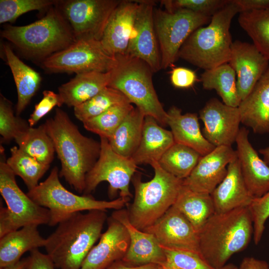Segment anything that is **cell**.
Masks as SVG:
<instances>
[{
	"instance_id": "obj_1",
	"label": "cell",
	"mask_w": 269,
	"mask_h": 269,
	"mask_svg": "<svg viewBox=\"0 0 269 269\" xmlns=\"http://www.w3.org/2000/svg\"><path fill=\"white\" fill-rule=\"evenodd\" d=\"M61 163L59 177L79 193H83L86 176L97 161L101 144L83 135L63 110L57 108L44 124Z\"/></svg>"
},
{
	"instance_id": "obj_2",
	"label": "cell",
	"mask_w": 269,
	"mask_h": 269,
	"mask_svg": "<svg viewBox=\"0 0 269 269\" xmlns=\"http://www.w3.org/2000/svg\"><path fill=\"white\" fill-rule=\"evenodd\" d=\"M106 211L75 213L58 224L46 238L45 249L58 269H80L99 240L108 217Z\"/></svg>"
},
{
	"instance_id": "obj_3",
	"label": "cell",
	"mask_w": 269,
	"mask_h": 269,
	"mask_svg": "<svg viewBox=\"0 0 269 269\" xmlns=\"http://www.w3.org/2000/svg\"><path fill=\"white\" fill-rule=\"evenodd\" d=\"M253 233L248 207L215 213L199 232L200 254L212 267L220 269L233 255L247 247Z\"/></svg>"
},
{
	"instance_id": "obj_4",
	"label": "cell",
	"mask_w": 269,
	"mask_h": 269,
	"mask_svg": "<svg viewBox=\"0 0 269 269\" xmlns=\"http://www.w3.org/2000/svg\"><path fill=\"white\" fill-rule=\"evenodd\" d=\"M240 11L230 2L211 17L206 26L196 29L183 43L178 58L204 69H212L228 63L232 40L230 28L232 20Z\"/></svg>"
},
{
	"instance_id": "obj_5",
	"label": "cell",
	"mask_w": 269,
	"mask_h": 269,
	"mask_svg": "<svg viewBox=\"0 0 269 269\" xmlns=\"http://www.w3.org/2000/svg\"><path fill=\"white\" fill-rule=\"evenodd\" d=\"M0 35L25 56L42 61L76 41L69 24L53 6L44 17L29 24L6 25Z\"/></svg>"
},
{
	"instance_id": "obj_6",
	"label": "cell",
	"mask_w": 269,
	"mask_h": 269,
	"mask_svg": "<svg viewBox=\"0 0 269 269\" xmlns=\"http://www.w3.org/2000/svg\"><path fill=\"white\" fill-rule=\"evenodd\" d=\"M151 166L154 175L150 180L142 181L139 174L133 177L134 199L127 205L130 222L141 231L154 224L174 205L182 185V180L165 171L158 162Z\"/></svg>"
},
{
	"instance_id": "obj_7",
	"label": "cell",
	"mask_w": 269,
	"mask_h": 269,
	"mask_svg": "<svg viewBox=\"0 0 269 269\" xmlns=\"http://www.w3.org/2000/svg\"><path fill=\"white\" fill-rule=\"evenodd\" d=\"M115 57L108 87L121 92L144 116L152 117L159 124L167 125V112L155 91L150 67L142 60L128 54Z\"/></svg>"
},
{
	"instance_id": "obj_8",
	"label": "cell",
	"mask_w": 269,
	"mask_h": 269,
	"mask_svg": "<svg viewBox=\"0 0 269 269\" xmlns=\"http://www.w3.org/2000/svg\"><path fill=\"white\" fill-rule=\"evenodd\" d=\"M27 195L36 204L49 210L48 225L55 226L70 215L83 211L119 210L129 204L130 198L121 197L110 201L98 200L90 195H79L66 189L59 180L57 167L47 178Z\"/></svg>"
},
{
	"instance_id": "obj_9",
	"label": "cell",
	"mask_w": 269,
	"mask_h": 269,
	"mask_svg": "<svg viewBox=\"0 0 269 269\" xmlns=\"http://www.w3.org/2000/svg\"><path fill=\"white\" fill-rule=\"evenodd\" d=\"M211 17L185 9L172 11L155 9L153 20L161 57V69L172 66L188 37L210 22Z\"/></svg>"
},
{
	"instance_id": "obj_10",
	"label": "cell",
	"mask_w": 269,
	"mask_h": 269,
	"mask_svg": "<svg viewBox=\"0 0 269 269\" xmlns=\"http://www.w3.org/2000/svg\"><path fill=\"white\" fill-rule=\"evenodd\" d=\"M99 157L86 176L84 195H90L102 182L109 184L108 195L114 200L118 191L120 197L131 198L130 183L135 174L137 165L132 158L122 156L111 148L108 140L100 137Z\"/></svg>"
},
{
	"instance_id": "obj_11",
	"label": "cell",
	"mask_w": 269,
	"mask_h": 269,
	"mask_svg": "<svg viewBox=\"0 0 269 269\" xmlns=\"http://www.w3.org/2000/svg\"><path fill=\"white\" fill-rule=\"evenodd\" d=\"M115 60V57L105 51L100 41L81 39L45 59L42 66L53 73H106L112 69Z\"/></svg>"
},
{
	"instance_id": "obj_12",
	"label": "cell",
	"mask_w": 269,
	"mask_h": 269,
	"mask_svg": "<svg viewBox=\"0 0 269 269\" xmlns=\"http://www.w3.org/2000/svg\"><path fill=\"white\" fill-rule=\"evenodd\" d=\"M121 0L58 1L61 14L69 24L76 40L100 41L109 19Z\"/></svg>"
},
{
	"instance_id": "obj_13",
	"label": "cell",
	"mask_w": 269,
	"mask_h": 269,
	"mask_svg": "<svg viewBox=\"0 0 269 269\" xmlns=\"http://www.w3.org/2000/svg\"><path fill=\"white\" fill-rule=\"evenodd\" d=\"M4 148L0 146V193L15 231L27 225H48L49 210L39 206L17 184L15 175L7 165Z\"/></svg>"
},
{
	"instance_id": "obj_14",
	"label": "cell",
	"mask_w": 269,
	"mask_h": 269,
	"mask_svg": "<svg viewBox=\"0 0 269 269\" xmlns=\"http://www.w3.org/2000/svg\"><path fill=\"white\" fill-rule=\"evenodd\" d=\"M199 118L204 124L203 135L215 147L232 146L236 142L241 123L238 107L227 105L213 98L200 111Z\"/></svg>"
},
{
	"instance_id": "obj_15",
	"label": "cell",
	"mask_w": 269,
	"mask_h": 269,
	"mask_svg": "<svg viewBox=\"0 0 269 269\" xmlns=\"http://www.w3.org/2000/svg\"><path fill=\"white\" fill-rule=\"evenodd\" d=\"M137 1L138 7L127 54L142 60L153 73L156 72L161 67L153 20L154 2Z\"/></svg>"
},
{
	"instance_id": "obj_16",
	"label": "cell",
	"mask_w": 269,
	"mask_h": 269,
	"mask_svg": "<svg viewBox=\"0 0 269 269\" xmlns=\"http://www.w3.org/2000/svg\"><path fill=\"white\" fill-rule=\"evenodd\" d=\"M143 231L151 234L162 247L200 253L199 233L173 205L154 224Z\"/></svg>"
},
{
	"instance_id": "obj_17",
	"label": "cell",
	"mask_w": 269,
	"mask_h": 269,
	"mask_svg": "<svg viewBox=\"0 0 269 269\" xmlns=\"http://www.w3.org/2000/svg\"><path fill=\"white\" fill-rule=\"evenodd\" d=\"M237 157L232 146L216 147L201 157L189 175L182 180V185L195 192L211 194L225 177L229 164Z\"/></svg>"
},
{
	"instance_id": "obj_18",
	"label": "cell",
	"mask_w": 269,
	"mask_h": 269,
	"mask_svg": "<svg viewBox=\"0 0 269 269\" xmlns=\"http://www.w3.org/2000/svg\"><path fill=\"white\" fill-rule=\"evenodd\" d=\"M228 63L236 74L241 102L248 96L269 66V61L253 44L240 40L233 42Z\"/></svg>"
},
{
	"instance_id": "obj_19",
	"label": "cell",
	"mask_w": 269,
	"mask_h": 269,
	"mask_svg": "<svg viewBox=\"0 0 269 269\" xmlns=\"http://www.w3.org/2000/svg\"><path fill=\"white\" fill-rule=\"evenodd\" d=\"M107 223V230L90 251L80 269H105L126 254L130 244L127 229L112 216L108 218Z\"/></svg>"
},
{
	"instance_id": "obj_20",
	"label": "cell",
	"mask_w": 269,
	"mask_h": 269,
	"mask_svg": "<svg viewBox=\"0 0 269 269\" xmlns=\"http://www.w3.org/2000/svg\"><path fill=\"white\" fill-rule=\"evenodd\" d=\"M111 216L126 227L129 235V248L122 261L132 266L154 264L161 266L165 263L162 247L151 234L138 229L130 222L127 210H114Z\"/></svg>"
},
{
	"instance_id": "obj_21",
	"label": "cell",
	"mask_w": 269,
	"mask_h": 269,
	"mask_svg": "<svg viewBox=\"0 0 269 269\" xmlns=\"http://www.w3.org/2000/svg\"><path fill=\"white\" fill-rule=\"evenodd\" d=\"M249 131L240 129L236 143L237 157L247 188L254 198L269 192V165L261 158L249 139Z\"/></svg>"
},
{
	"instance_id": "obj_22",
	"label": "cell",
	"mask_w": 269,
	"mask_h": 269,
	"mask_svg": "<svg viewBox=\"0 0 269 269\" xmlns=\"http://www.w3.org/2000/svg\"><path fill=\"white\" fill-rule=\"evenodd\" d=\"M138 7V1L121 0L111 14L100 40L110 55L127 54Z\"/></svg>"
},
{
	"instance_id": "obj_23",
	"label": "cell",
	"mask_w": 269,
	"mask_h": 269,
	"mask_svg": "<svg viewBox=\"0 0 269 269\" xmlns=\"http://www.w3.org/2000/svg\"><path fill=\"white\" fill-rule=\"evenodd\" d=\"M227 170L225 177L211 194L215 213L248 207L254 199L245 184L237 157L229 164Z\"/></svg>"
},
{
	"instance_id": "obj_24",
	"label": "cell",
	"mask_w": 269,
	"mask_h": 269,
	"mask_svg": "<svg viewBox=\"0 0 269 269\" xmlns=\"http://www.w3.org/2000/svg\"><path fill=\"white\" fill-rule=\"evenodd\" d=\"M238 108L241 123L254 133H269V66Z\"/></svg>"
},
{
	"instance_id": "obj_25",
	"label": "cell",
	"mask_w": 269,
	"mask_h": 269,
	"mask_svg": "<svg viewBox=\"0 0 269 269\" xmlns=\"http://www.w3.org/2000/svg\"><path fill=\"white\" fill-rule=\"evenodd\" d=\"M166 124L171 129L174 142L187 146L201 156L208 154L216 147L203 135L196 113L182 114L181 109L172 106L167 112Z\"/></svg>"
},
{
	"instance_id": "obj_26",
	"label": "cell",
	"mask_w": 269,
	"mask_h": 269,
	"mask_svg": "<svg viewBox=\"0 0 269 269\" xmlns=\"http://www.w3.org/2000/svg\"><path fill=\"white\" fill-rule=\"evenodd\" d=\"M174 140L171 131L159 125L153 117L145 116L140 141L132 158L136 164L158 162Z\"/></svg>"
},
{
	"instance_id": "obj_27",
	"label": "cell",
	"mask_w": 269,
	"mask_h": 269,
	"mask_svg": "<svg viewBox=\"0 0 269 269\" xmlns=\"http://www.w3.org/2000/svg\"><path fill=\"white\" fill-rule=\"evenodd\" d=\"M110 81V72H89L76 74L58 88V94L64 104L77 107L96 95Z\"/></svg>"
},
{
	"instance_id": "obj_28",
	"label": "cell",
	"mask_w": 269,
	"mask_h": 269,
	"mask_svg": "<svg viewBox=\"0 0 269 269\" xmlns=\"http://www.w3.org/2000/svg\"><path fill=\"white\" fill-rule=\"evenodd\" d=\"M37 227L25 226L0 238V268L16 263L27 251L44 247L46 238L40 235Z\"/></svg>"
},
{
	"instance_id": "obj_29",
	"label": "cell",
	"mask_w": 269,
	"mask_h": 269,
	"mask_svg": "<svg viewBox=\"0 0 269 269\" xmlns=\"http://www.w3.org/2000/svg\"><path fill=\"white\" fill-rule=\"evenodd\" d=\"M3 50L16 87L17 102L16 114L19 116L39 89L41 77L39 73L23 63L7 44Z\"/></svg>"
},
{
	"instance_id": "obj_30",
	"label": "cell",
	"mask_w": 269,
	"mask_h": 269,
	"mask_svg": "<svg viewBox=\"0 0 269 269\" xmlns=\"http://www.w3.org/2000/svg\"><path fill=\"white\" fill-rule=\"evenodd\" d=\"M173 206L185 216L198 233L215 213L211 194L194 191L183 185Z\"/></svg>"
},
{
	"instance_id": "obj_31",
	"label": "cell",
	"mask_w": 269,
	"mask_h": 269,
	"mask_svg": "<svg viewBox=\"0 0 269 269\" xmlns=\"http://www.w3.org/2000/svg\"><path fill=\"white\" fill-rule=\"evenodd\" d=\"M144 117L136 107L126 116L108 139L115 152L126 157H132L140 141Z\"/></svg>"
},
{
	"instance_id": "obj_32",
	"label": "cell",
	"mask_w": 269,
	"mask_h": 269,
	"mask_svg": "<svg viewBox=\"0 0 269 269\" xmlns=\"http://www.w3.org/2000/svg\"><path fill=\"white\" fill-rule=\"evenodd\" d=\"M200 80L204 89L215 90L225 104L238 107L241 100L238 95L236 74L229 63L205 70L201 74Z\"/></svg>"
},
{
	"instance_id": "obj_33",
	"label": "cell",
	"mask_w": 269,
	"mask_h": 269,
	"mask_svg": "<svg viewBox=\"0 0 269 269\" xmlns=\"http://www.w3.org/2000/svg\"><path fill=\"white\" fill-rule=\"evenodd\" d=\"M21 150L46 164L50 165L55 152L54 144L44 125L37 128L28 127L14 138Z\"/></svg>"
},
{
	"instance_id": "obj_34",
	"label": "cell",
	"mask_w": 269,
	"mask_h": 269,
	"mask_svg": "<svg viewBox=\"0 0 269 269\" xmlns=\"http://www.w3.org/2000/svg\"><path fill=\"white\" fill-rule=\"evenodd\" d=\"M238 22L253 44L269 61V7L240 12Z\"/></svg>"
},
{
	"instance_id": "obj_35",
	"label": "cell",
	"mask_w": 269,
	"mask_h": 269,
	"mask_svg": "<svg viewBox=\"0 0 269 269\" xmlns=\"http://www.w3.org/2000/svg\"><path fill=\"white\" fill-rule=\"evenodd\" d=\"M202 156L195 150L174 142L158 162L165 171L183 180L191 173Z\"/></svg>"
},
{
	"instance_id": "obj_36",
	"label": "cell",
	"mask_w": 269,
	"mask_h": 269,
	"mask_svg": "<svg viewBox=\"0 0 269 269\" xmlns=\"http://www.w3.org/2000/svg\"><path fill=\"white\" fill-rule=\"evenodd\" d=\"M14 174L23 181L28 190L36 187L50 165L44 164L26 153L18 147L10 149V156L6 160Z\"/></svg>"
},
{
	"instance_id": "obj_37",
	"label": "cell",
	"mask_w": 269,
	"mask_h": 269,
	"mask_svg": "<svg viewBox=\"0 0 269 269\" xmlns=\"http://www.w3.org/2000/svg\"><path fill=\"white\" fill-rule=\"evenodd\" d=\"M127 103L131 102L124 94L107 86L91 99L74 107V114L78 120L84 123L114 106Z\"/></svg>"
},
{
	"instance_id": "obj_38",
	"label": "cell",
	"mask_w": 269,
	"mask_h": 269,
	"mask_svg": "<svg viewBox=\"0 0 269 269\" xmlns=\"http://www.w3.org/2000/svg\"><path fill=\"white\" fill-rule=\"evenodd\" d=\"M134 108L132 103L114 106L99 116L83 123L87 131L108 139Z\"/></svg>"
},
{
	"instance_id": "obj_39",
	"label": "cell",
	"mask_w": 269,
	"mask_h": 269,
	"mask_svg": "<svg viewBox=\"0 0 269 269\" xmlns=\"http://www.w3.org/2000/svg\"><path fill=\"white\" fill-rule=\"evenodd\" d=\"M165 262L161 267L167 269H215L199 252L162 247Z\"/></svg>"
},
{
	"instance_id": "obj_40",
	"label": "cell",
	"mask_w": 269,
	"mask_h": 269,
	"mask_svg": "<svg viewBox=\"0 0 269 269\" xmlns=\"http://www.w3.org/2000/svg\"><path fill=\"white\" fill-rule=\"evenodd\" d=\"M57 2L53 0H0V23L13 22L26 12L50 7Z\"/></svg>"
},
{
	"instance_id": "obj_41",
	"label": "cell",
	"mask_w": 269,
	"mask_h": 269,
	"mask_svg": "<svg viewBox=\"0 0 269 269\" xmlns=\"http://www.w3.org/2000/svg\"><path fill=\"white\" fill-rule=\"evenodd\" d=\"M28 127V122L14 115L11 103L0 94V134L3 140L6 142L10 141Z\"/></svg>"
},
{
	"instance_id": "obj_42",
	"label": "cell",
	"mask_w": 269,
	"mask_h": 269,
	"mask_svg": "<svg viewBox=\"0 0 269 269\" xmlns=\"http://www.w3.org/2000/svg\"><path fill=\"white\" fill-rule=\"evenodd\" d=\"M231 0H166L161 1L165 10L172 11L179 9L189 10L212 17Z\"/></svg>"
},
{
	"instance_id": "obj_43",
	"label": "cell",
	"mask_w": 269,
	"mask_h": 269,
	"mask_svg": "<svg viewBox=\"0 0 269 269\" xmlns=\"http://www.w3.org/2000/svg\"><path fill=\"white\" fill-rule=\"evenodd\" d=\"M253 223V239L256 245L260 242L269 218V192L259 198H255L248 207Z\"/></svg>"
},
{
	"instance_id": "obj_44",
	"label": "cell",
	"mask_w": 269,
	"mask_h": 269,
	"mask_svg": "<svg viewBox=\"0 0 269 269\" xmlns=\"http://www.w3.org/2000/svg\"><path fill=\"white\" fill-rule=\"evenodd\" d=\"M63 104L58 93L50 90L44 91L42 99L35 106L34 110L28 120L29 126L33 127L54 107H61Z\"/></svg>"
},
{
	"instance_id": "obj_45",
	"label": "cell",
	"mask_w": 269,
	"mask_h": 269,
	"mask_svg": "<svg viewBox=\"0 0 269 269\" xmlns=\"http://www.w3.org/2000/svg\"><path fill=\"white\" fill-rule=\"evenodd\" d=\"M200 81L196 73L191 69L185 67L173 68L170 72V81L175 88L186 89L193 86L195 83Z\"/></svg>"
},
{
	"instance_id": "obj_46",
	"label": "cell",
	"mask_w": 269,
	"mask_h": 269,
	"mask_svg": "<svg viewBox=\"0 0 269 269\" xmlns=\"http://www.w3.org/2000/svg\"><path fill=\"white\" fill-rule=\"evenodd\" d=\"M28 258L27 269H55L56 267L50 256L41 253L38 249L30 251V256Z\"/></svg>"
},
{
	"instance_id": "obj_47",
	"label": "cell",
	"mask_w": 269,
	"mask_h": 269,
	"mask_svg": "<svg viewBox=\"0 0 269 269\" xmlns=\"http://www.w3.org/2000/svg\"><path fill=\"white\" fill-rule=\"evenodd\" d=\"M233 0L239 7L240 12L259 10L269 7V0Z\"/></svg>"
},
{
	"instance_id": "obj_48",
	"label": "cell",
	"mask_w": 269,
	"mask_h": 269,
	"mask_svg": "<svg viewBox=\"0 0 269 269\" xmlns=\"http://www.w3.org/2000/svg\"><path fill=\"white\" fill-rule=\"evenodd\" d=\"M238 269H269V265L265 261L247 257L243 259Z\"/></svg>"
},
{
	"instance_id": "obj_49",
	"label": "cell",
	"mask_w": 269,
	"mask_h": 269,
	"mask_svg": "<svg viewBox=\"0 0 269 269\" xmlns=\"http://www.w3.org/2000/svg\"><path fill=\"white\" fill-rule=\"evenodd\" d=\"M105 269H161V266L150 264L141 266H132L121 260L113 263Z\"/></svg>"
},
{
	"instance_id": "obj_50",
	"label": "cell",
	"mask_w": 269,
	"mask_h": 269,
	"mask_svg": "<svg viewBox=\"0 0 269 269\" xmlns=\"http://www.w3.org/2000/svg\"><path fill=\"white\" fill-rule=\"evenodd\" d=\"M28 258H23L12 265L0 268V269H27Z\"/></svg>"
},
{
	"instance_id": "obj_51",
	"label": "cell",
	"mask_w": 269,
	"mask_h": 269,
	"mask_svg": "<svg viewBox=\"0 0 269 269\" xmlns=\"http://www.w3.org/2000/svg\"><path fill=\"white\" fill-rule=\"evenodd\" d=\"M259 152L262 155L263 160L269 165V145L260 149Z\"/></svg>"
},
{
	"instance_id": "obj_52",
	"label": "cell",
	"mask_w": 269,
	"mask_h": 269,
	"mask_svg": "<svg viewBox=\"0 0 269 269\" xmlns=\"http://www.w3.org/2000/svg\"><path fill=\"white\" fill-rule=\"evenodd\" d=\"M220 269H238V267L233 264H227Z\"/></svg>"
},
{
	"instance_id": "obj_53",
	"label": "cell",
	"mask_w": 269,
	"mask_h": 269,
	"mask_svg": "<svg viewBox=\"0 0 269 269\" xmlns=\"http://www.w3.org/2000/svg\"><path fill=\"white\" fill-rule=\"evenodd\" d=\"M161 269H166V268H164V267H161Z\"/></svg>"
}]
</instances>
